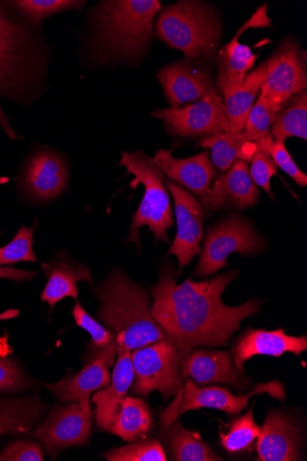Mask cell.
I'll return each instance as SVG.
<instances>
[{"label":"cell","mask_w":307,"mask_h":461,"mask_svg":"<svg viewBox=\"0 0 307 461\" xmlns=\"http://www.w3.org/2000/svg\"><path fill=\"white\" fill-rule=\"evenodd\" d=\"M239 275L232 270L203 282L188 278L178 285L172 267L160 270L151 288L152 314L181 357L201 348L227 347L241 321L259 312L258 300L239 307L222 302L224 291Z\"/></svg>","instance_id":"6da1fadb"},{"label":"cell","mask_w":307,"mask_h":461,"mask_svg":"<svg viewBox=\"0 0 307 461\" xmlns=\"http://www.w3.org/2000/svg\"><path fill=\"white\" fill-rule=\"evenodd\" d=\"M99 320L113 333L117 354L163 340L166 334L152 314L149 293L115 269L95 289Z\"/></svg>","instance_id":"7a4b0ae2"},{"label":"cell","mask_w":307,"mask_h":461,"mask_svg":"<svg viewBox=\"0 0 307 461\" xmlns=\"http://www.w3.org/2000/svg\"><path fill=\"white\" fill-rule=\"evenodd\" d=\"M45 44L0 9V95L29 106L43 92L48 60Z\"/></svg>","instance_id":"3957f363"},{"label":"cell","mask_w":307,"mask_h":461,"mask_svg":"<svg viewBox=\"0 0 307 461\" xmlns=\"http://www.w3.org/2000/svg\"><path fill=\"white\" fill-rule=\"evenodd\" d=\"M158 0L104 2L95 15L97 49L111 59L138 61L147 54L154 21L161 10Z\"/></svg>","instance_id":"277c9868"},{"label":"cell","mask_w":307,"mask_h":461,"mask_svg":"<svg viewBox=\"0 0 307 461\" xmlns=\"http://www.w3.org/2000/svg\"><path fill=\"white\" fill-rule=\"evenodd\" d=\"M156 33L171 49L189 59L212 60L222 39V23L206 3L184 0L161 8Z\"/></svg>","instance_id":"5b68a950"},{"label":"cell","mask_w":307,"mask_h":461,"mask_svg":"<svg viewBox=\"0 0 307 461\" xmlns=\"http://www.w3.org/2000/svg\"><path fill=\"white\" fill-rule=\"evenodd\" d=\"M127 170L126 175H133L135 179L129 186L136 189L140 185L145 186V195L138 212L131 219L127 242L136 243L140 248V230L149 227L157 241L169 242L167 230L172 228L174 221L170 198L164 185L165 176L155 164L153 158L142 149L135 152H122L119 163Z\"/></svg>","instance_id":"8992f818"},{"label":"cell","mask_w":307,"mask_h":461,"mask_svg":"<svg viewBox=\"0 0 307 461\" xmlns=\"http://www.w3.org/2000/svg\"><path fill=\"white\" fill-rule=\"evenodd\" d=\"M131 358L134 367L131 393L149 398L157 391L164 399L180 394L184 382L181 356L168 339L131 351Z\"/></svg>","instance_id":"52a82bcc"},{"label":"cell","mask_w":307,"mask_h":461,"mask_svg":"<svg viewBox=\"0 0 307 461\" xmlns=\"http://www.w3.org/2000/svg\"><path fill=\"white\" fill-rule=\"evenodd\" d=\"M266 248V240L256 232L252 224L240 215L233 214L207 229L194 276L209 277L228 267L227 259L231 254L252 256Z\"/></svg>","instance_id":"ba28073f"},{"label":"cell","mask_w":307,"mask_h":461,"mask_svg":"<svg viewBox=\"0 0 307 461\" xmlns=\"http://www.w3.org/2000/svg\"><path fill=\"white\" fill-rule=\"evenodd\" d=\"M152 114L164 122L168 134L174 137L209 138L231 132L223 99L215 88L194 104L158 109Z\"/></svg>","instance_id":"9c48e42d"},{"label":"cell","mask_w":307,"mask_h":461,"mask_svg":"<svg viewBox=\"0 0 307 461\" xmlns=\"http://www.w3.org/2000/svg\"><path fill=\"white\" fill-rule=\"evenodd\" d=\"M93 427L90 399L62 406L56 405L33 432L52 457L62 449L89 443Z\"/></svg>","instance_id":"30bf717a"},{"label":"cell","mask_w":307,"mask_h":461,"mask_svg":"<svg viewBox=\"0 0 307 461\" xmlns=\"http://www.w3.org/2000/svg\"><path fill=\"white\" fill-rule=\"evenodd\" d=\"M274 57V66L259 92L278 112L293 96L306 91V53L294 37H286Z\"/></svg>","instance_id":"8fae6325"},{"label":"cell","mask_w":307,"mask_h":461,"mask_svg":"<svg viewBox=\"0 0 307 461\" xmlns=\"http://www.w3.org/2000/svg\"><path fill=\"white\" fill-rule=\"evenodd\" d=\"M164 185L172 195L178 226L176 237L167 256L178 258L179 276L183 268L189 266L191 261L201 254L205 209L202 203L183 186L166 178Z\"/></svg>","instance_id":"7c38bea8"},{"label":"cell","mask_w":307,"mask_h":461,"mask_svg":"<svg viewBox=\"0 0 307 461\" xmlns=\"http://www.w3.org/2000/svg\"><path fill=\"white\" fill-rule=\"evenodd\" d=\"M267 5L258 8L253 16L239 30L230 43L224 46L216 54L217 78L216 89L222 96L239 87L247 72L250 70L258 55L252 53L250 48L239 43L241 34L250 28L271 27L267 15Z\"/></svg>","instance_id":"4fadbf2b"},{"label":"cell","mask_w":307,"mask_h":461,"mask_svg":"<svg viewBox=\"0 0 307 461\" xmlns=\"http://www.w3.org/2000/svg\"><path fill=\"white\" fill-rule=\"evenodd\" d=\"M183 390L184 395L179 406L180 414L201 408H211L224 411L230 415H239L248 407V401L255 395L266 393L282 402L286 399L283 384L276 380L259 384L252 392L239 396L234 395L229 388L225 387H199L188 378Z\"/></svg>","instance_id":"5bb4252c"},{"label":"cell","mask_w":307,"mask_h":461,"mask_svg":"<svg viewBox=\"0 0 307 461\" xmlns=\"http://www.w3.org/2000/svg\"><path fill=\"white\" fill-rule=\"evenodd\" d=\"M181 366L183 381L191 376L199 386L221 384L244 391L249 385L236 367L230 351L195 349L181 357Z\"/></svg>","instance_id":"9a60e30c"},{"label":"cell","mask_w":307,"mask_h":461,"mask_svg":"<svg viewBox=\"0 0 307 461\" xmlns=\"http://www.w3.org/2000/svg\"><path fill=\"white\" fill-rule=\"evenodd\" d=\"M258 200L259 190L250 178L248 162L237 159L227 172L217 176L200 201L205 212L212 213L223 208L243 211L257 204Z\"/></svg>","instance_id":"2e32d148"},{"label":"cell","mask_w":307,"mask_h":461,"mask_svg":"<svg viewBox=\"0 0 307 461\" xmlns=\"http://www.w3.org/2000/svg\"><path fill=\"white\" fill-rule=\"evenodd\" d=\"M117 348L89 354L80 372L66 376L62 381L48 384L47 388L62 402H78L111 384L109 368L114 364Z\"/></svg>","instance_id":"e0dca14e"},{"label":"cell","mask_w":307,"mask_h":461,"mask_svg":"<svg viewBox=\"0 0 307 461\" xmlns=\"http://www.w3.org/2000/svg\"><path fill=\"white\" fill-rule=\"evenodd\" d=\"M68 179L65 160L56 152L41 150L25 164L23 189L35 202H48L59 196Z\"/></svg>","instance_id":"ac0fdd59"},{"label":"cell","mask_w":307,"mask_h":461,"mask_svg":"<svg viewBox=\"0 0 307 461\" xmlns=\"http://www.w3.org/2000/svg\"><path fill=\"white\" fill-rule=\"evenodd\" d=\"M153 160L165 178L203 198L217 176L208 150L187 158H175L171 150L159 149Z\"/></svg>","instance_id":"d6986e66"},{"label":"cell","mask_w":307,"mask_h":461,"mask_svg":"<svg viewBox=\"0 0 307 461\" xmlns=\"http://www.w3.org/2000/svg\"><path fill=\"white\" fill-rule=\"evenodd\" d=\"M157 77L174 108L201 100L214 88L210 70L188 62L167 65L158 72Z\"/></svg>","instance_id":"ffe728a7"},{"label":"cell","mask_w":307,"mask_h":461,"mask_svg":"<svg viewBox=\"0 0 307 461\" xmlns=\"http://www.w3.org/2000/svg\"><path fill=\"white\" fill-rule=\"evenodd\" d=\"M307 350V338H294L285 333L284 329L266 330L249 327L235 342L232 348L234 363L238 370L244 374V364L255 356L280 357L285 353L299 357Z\"/></svg>","instance_id":"44dd1931"},{"label":"cell","mask_w":307,"mask_h":461,"mask_svg":"<svg viewBox=\"0 0 307 461\" xmlns=\"http://www.w3.org/2000/svg\"><path fill=\"white\" fill-rule=\"evenodd\" d=\"M257 460H301V434L293 419L279 411L267 414L257 438Z\"/></svg>","instance_id":"7402d4cb"},{"label":"cell","mask_w":307,"mask_h":461,"mask_svg":"<svg viewBox=\"0 0 307 461\" xmlns=\"http://www.w3.org/2000/svg\"><path fill=\"white\" fill-rule=\"evenodd\" d=\"M41 268L49 282L41 298V302L50 304V312L65 298L69 297L77 301L79 281L94 284L91 269L69 259L63 253L58 255L50 263L41 264Z\"/></svg>","instance_id":"603a6c76"},{"label":"cell","mask_w":307,"mask_h":461,"mask_svg":"<svg viewBox=\"0 0 307 461\" xmlns=\"http://www.w3.org/2000/svg\"><path fill=\"white\" fill-rule=\"evenodd\" d=\"M118 359L113 373L111 384L106 389L94 394L93 402L96 405V423L100 429L110 431L122 402L134 382V367L131 352L118 353Z\"/></svg>","instance_id":"cb8c5ba5"},{"label":"cell","mask_w":307,"mask_h":461,"mask_svg":"<svg viewBox=\"0 0 307 461\" xmlns=\"http://www.w3.org/2000/svg\"><path fill=\"white\" fill-rule=\"evenodd\" d=\"M275 63L274 55L247 74L241 86L223 95L226 114L232 133H241L254 100Z\"/></svg>","instance_id":"d4e9b609"},{"label":"cell","mask_w":307,"mask_h":461,"mask_svg":"<svg viewBox=\"0 0 307 461\" xmlns=\"http://www.w3.org/2000/svg\"><path fill=\"white\" fill-rule=\"evenodd\" d=\"M48 408L38 396L0 397V436L30 435Z\"/></svg>","instance_id":"484cf974"},{"label":"cell","mask_w":307,"mask_h":461,"mask_svg":"<svg viewBox=\"0 0 307 461\" xmlns=\"http://www.w3.org/2000/svg\"><path fill=\"white\" fill-rule=\"evenodd\" d=\"M152 427L153 416L149 406L140 398L127 396L122 402L109 432L123 441L134 442L146 439Z\"/></svg>","instance_id":"4316f807"},{"label":"cell","mask_w":307,"mask_h":461,"mask_svg":"<svg viewBox=\"0 0 307 461\" xmlns=\"http://www.w3.org/2000/svg\"><path fill=\"white\" fill-rule=\"evenodd\" d=\"M162 439L170 452L171 458L177 461H222L200 436L183 427L180 421L163 430Z\"/></svg>","instance_id":"83f0119b"},{"label":"cell","mask_w":307,"mask_h":461,"mask_svg":"<svg viewBox=\"0 0 307 461\" xmlns=\"http://www.w3.org/2000/svg\"><path fill=\"white\" fill-rule=\"evenodd\" d=\"M199 147L211 149L212 162L219 171L227 172L237 159L250 162L256 149L255 142L241 133H219L200 141Z\"/></svg>","instance_id":"f1b7e54d"},{"label":"cell","mask_w":307,"mask_h":461,"mask_svg":"<svg viewBox=\"0 0 307 461\" xmlns=\"http://www.w3.org/2000/svg\"><path fill=\"white\" fill-rule=\"evenodd\" d=\"M270 132L275 140H307V92L289 99L276 113Z\"/></svg>","instance_id":"f546056e"},{"label":"cell","mask_w":307,"mask_h":461,"mask_svg":"<svg viewBox=\"0 0 307 461\" xmlns=\"http://www.w3.org/2000/svg\"><path fill=\"white\" fill-rule=\"evenodd\" d=\"M260 428L254 420L252 407L243 415L237 417L228 426L227 433L221 431L222 447L230 454L248 451L258 438Z\"/></svg>","instance_id":"4dcf8cb0"},{"label":"cell","mask_w":307,"mask_h":461,"mask_svg":"<svg viewBox=\"0 0 307 461\" xmlns=\"http://www.w3.org/2000/svg\"><path fill=\"white\" fill-rule=\"evenodd\" d=\"M271 132L255 141L256 149L250 160L249 176L253 183L265 190L275 199L271 187V180L277 176V166L271 155L274 142Z\"/></svg>","instance_id":"1f68e13d"},{"label":"cell","mask_w":307,"mask_h":461,"mask_svg":"<svg viewBox=\"0 0 307 461\" xmlns=\"http://www.w3.org/2000/svg\"><path fill=\"white\" fill-rule=\"evenodd\" d=\"M32 25H40L48 17L73 9H80L85 2L73 0H16L8 3Z\"/></svg>","instance_id":"d6a6232c"},{"label":"cell","mask_w":307,"mask_h":461,"mask_svg":"<svg viewBox=\"0 0 307 461\" xmlns=\"http://www.w3.org/2000/svg\"><path fill=\"white\" fill-rule=\"evenodd\" d=\"M108 461H166L162 444L157 439L134 441L124 447L109 450L104 455Z\"/></svg>","instance_id":"836d02e7"},{"label":"cell","mask_w":307,"mask_h":461,"mask_svg":"<svg viewBox=\"0 0 307 461\" xmlns=\"http://www.w3.org/2000/svg\"><path fill=\"white\" fill-rule=\"evenodd\" d=\"M72 314L77 325L92 335L89 354L105 351L110 348H117L113 333L90 314H87L78 302H77Z\"/></svg>","instance_id":"e575fe53"},{"label":"cell","mask_w":307,"mask_h":461,"mask_svg":"<svg viewBox=\"0 0 307 461\" xmlns=\"http://www.w3.org/2000/svg\"><path fill=\"white\" fill-rule=\"evenodd\" d=\"M276 113L266 95L260 93L257 102L249 112L245 125L243 133L246 140L255 142L268 134Z\"/></svg>","instance_id":"d590c367"},{"label":"cell","mask_w":307,"mask_h":461,"mask_svg":"<svg viewBox=\"0 0 307 461\" xmlns=\"http://www.w3.org/2000/svg\"><path fill=\"white\" fill-rule=\"evenodd\" d=\"M33 233V229L23 226L8 245L0 248V267L20 262H37L32 249Z\"/></svg>","instance_id":"8d00e7d4"},{"label":"cell","mask_w":307,"mask_h":461,"mask_svg":"<svg viewBox=\"0 0 307 461\" xmlns=\"http://www.w3.org/2000/svg\"><path fill=\"white\" fill-rule=\"evenodd\" d=\"M34 384L14 359L0 356V393H22Z\"/></svg>","instance_id":"74e56055"},{"label":"cell","mask_w":307,"mask_h":461,"mask_svg":"<svg viewBox=\"0 0 307 461\" xmlns=\"http://www.w3.org/2000/svg\"><path fill=\"white\" fill-rule=\"evenodd\" d=\"M271 155L276 166L287 174L298 185L306 187L307 176L302 173L287 150L284 140H274Z\"/></svg>","instance_id":"f35d334b"},{"label":"cell","mask_w":307,"mask_h":461,"mask_svg":"<svg viewBox=\"0 0 307 461\" xmlns=\"http://www.w3.org/2000/svg\"><path fill=\"white\" fill-rule=\"evenodd\" d=\"M40 443L31 440H18L9 444L0 453V461H43Z\"/></svg>","instance_id":"ab89813d"},{"label":"cell","mask_w":307,"mask_h":461,"mask_svg":"<svg viewBox=\"0 0 307 461\" xmlns=\"http://www.w3.org/2000/svg\"><path fill=\"white\" fill-rule=\"evenodd\" d=\"M38 275V272L18 270L14 267H0V278L11 279L18 283L25 280H32Z\"/></svg>","instance_id":"60d3db41"},{"label":"cell","mask_w":307,"mask_h":461,"mask_svg":"<svg viewBox=\"0 0 307 461\" xmlns=\"http://www.w3.org/2000/svg\"><path fill=\"white\" fill-rule=\"evenodd\" d=\"M0 128H2L4 130V131L12 140H15L19 139L18 135L15 133V131H14V129L10 123L9 118L7 117V115L5 114V113L3 109L2 103H0Z\"/></svg>","instance_id":"b9f144b4"},{"label":"cell","mask_w":307,"mask_h":461,"mask_svg":"<svg viewBox=\"0 0 307 461\" xmlns=\"http://www.w3.org/2000/svg\"><path fill=\"white\" fill-rule=\"evenodd\" d=\"M7 181V179H0V184H4Z\"/></svg>","instance_id":"7bdbcfd3"}]
</instances>
